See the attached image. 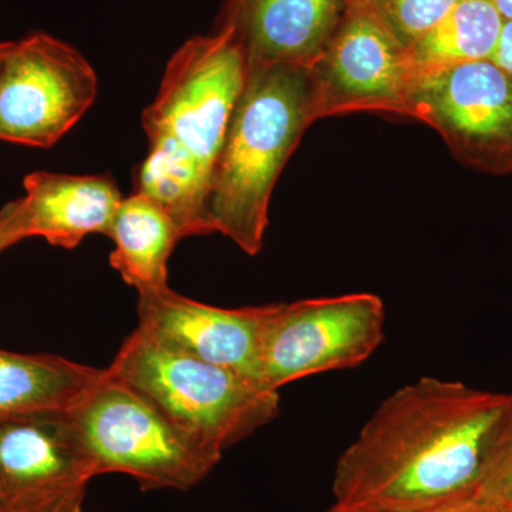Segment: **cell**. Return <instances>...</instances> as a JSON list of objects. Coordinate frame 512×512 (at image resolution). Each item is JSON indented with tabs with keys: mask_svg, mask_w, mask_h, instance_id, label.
<instances>
[{
	"mask_svg": "<svg viewBox=\"0 0 512 512\" xmlns=\"http://www.w3.org/2000/svg\"><path fill=\"white\" fill-rule=\"evenodd\" d=\"M511 423L512 394L420 377L384 399L343 451L332 505L393 511L468 493Z\"/></svg>",
	"mask_w": 512,
	"mask_h": 512,
	"instance_id": "6da1fadb",
	"label": "cell"
},
{
	"mask_svg": "<svg viewBox=\"0 0 512 512\" xmlns=\"http://www.w3.org/2000/svg\"><path fill=\"white\" fill-rule=\"evenodd\" d=\"M247 79L231 30L187 40L168 60L160 89L144 110L147 156L134 187L175 222L181 239L214 231L208 212L212 174Z\"/></svg>",
	"mask_w": 512,
	"mask_h": 512,
	"instance_id": "7a4b0ae2",
	"label": "cell"
},
{
	"mask_svg": "<svg viewBox=\"0 0 512 512\" xmlns=\"http://www.w3.org/2000/svg\"><path fill=\"white\" fill-rule=\"evenodd\" d=\"M23 239H28V231L23 200L19 198L0 208V254Z\"/></svg>",
	"mask_w": 512,
	"mask_h": 512,
	"instance_id": "ffe728a7",
	"label": "cell"
},
{
	"mask_svg": "<svg viewBox=\"0 0 512 512\" xmlns=\"http://www.w3.org/2000/svg\"><path fill=\"white\" fill-rule=\"evenodd\" d=\"M501 69L505 70L512 77V22L505 20L500 42L495 50L493 59Z\"/></svg>",
	"mask_w": 512,
	"mask_h": 512,
	"instance_id": "44dd1931",
	"label": "cell"
},
{
	"mask_svg": "<svg viewBox=\"0 0 512 512\" xmlns=\"http://www.w3.org/2000/svg\"><path fill=\"white\" fill-rule=\"evenodd\" d=\"M107 237L114 244L111 268L138 295L170 288L168 261L181 235L157 202L138 192L124 197Z\"/></svg>",
	"mask_w": 512,
	"mask_h": 512,
	"instance_id": "5bb4252c",
	"label": "cell"
},
{
	"mask_svg": "<svg viewBox=\"0 0 512 512\" xmlns=\"http://www.w3.org/2000/svg\"><path fill=\"white\" fill-rule=\"evenodd\" d=\"M311 126L308 69L278 64L247 72L208 200L214 231L245 254L264 247L276 181Z\"/></svg>",
	"mask_w": 512,
	"mask_h": 512,
	"instance_id": "3957f363",
	"label": "cell"
},
{
	"mask_svg": "<svg viewBox=\"0 0 512 512\" xmlns=\"http://www.w3.org/2000/svg\"><path fill=\"white\" fill-rule=\"evenodd\" d=\"M348 0H225L218 28L231 30L247 72L311 69L335 32Z\"/></svg>",
	"mask_w": 512,
	"mask_h": 512,
	"instance_id": "7c38bea8",
	"label": "cell"
},
{
	"mask_svg": "<svg viewBox=\"0 0 512 512\" xmlns=\"http://www.w3.org/2000/svg\"><path fill=\"white\" fill-rule=\"evenodd\" d=\"M107 369L222 454L279 414V392L171 348L138 326Z\"/></svg>",
	"mask_w": 512,
	"mask_h": 512,
	"instance_id": "5b68a950",
	"label": "cell"
},
{
	"mask_svg": "<svg viewBox=\"0 0 512 512\" xmlns=\"http://www.w3.org/2000/svg\"><path fill=\"white\" fill-rule=\"evenodd\" d=\"M478 487L512 512V423L491 451Z\"/></svg>",
	"mask_w": 512,
	"mask_h": 512,
	"instance_id": "ac0fdd59",
	"label": "cell"
},
{
	"mask_svg": "<svg viewBox=\"0 0 512 512\" xmlns=\"http://www.w3.org/2000/svg\"><path fill=\"white\" fill-rule=\"evenodd\" d=\"M97 93V74L79 50L47 33H29L0 60V141L53 147Z\"/></svg>",
	"mask_w": 512,
	"mask_h": 512,
	"instance_id": "52a82bcc",
	"label": "cell"
},
{
	"mask_svg": "<svg viewBox=\"0 0 512 512\" xmlns=\"http://www.w3.org/2000/svg\"><path fill=\"white\" fill-rule=\"evenodd\" d=\"M276 308L278 303L218 308L168 288L138 295V328L171 348L264 384L262 349Z\"/></svg>",
	"mask_w": 512,
	"mask_h": 512,
	"instance_id": "8fae6325",
	"label": "cell"
},
{
	"mask_svg": "<svg viewBox=\"0 0 512 512\" xmlns=\"http://www.w3.org/2000/svg\"><path fill=\"white\" fill-rule=\"evenodd\" d=\"M96 477L66 414L0 419V512H83Z\"/></svg>",
	"mask_w": 512,
	"mask_h": 512,
	"instance_id": "30bf717a",
	"label": "cell"
},
{
	"mask_svg": "<svg viewBox=\"0 0 512 512\" xmlns=\"http://www.w3.org/2000/svg\"><path fill=\"white\" fill-rule=\"evenodd\" d=\"M328 512H508L494 501L490 495L484 493L480 487L468 491V493L447 498L439 503L421 505V507L404 508V510L393 511H360L346 510L332 505Z\"/></svg>",
	"mask_w": 512,
	"mask_h": 512,
	"instance_id": "d6986e66",
	"label": "cell"
},
{
	"mask_svg": "<svg viewBox=\"0 0 512 512\" xmlns=\"http://www.w3.org/2000/svg\"><path fill=\"white\" fill-rule=\"evenodd\" d=\"M494 3L503 19L512 22V0H494Z\"/></svg>",
	"mask_w": 512,
	"mask_h": 512,
	"instance_id": "7402d4cb",
	"label": "cell"
},
{
	"mask_svg": "<svg viewBox=\"0 0 512 512\" xmlns=\"http://www.w3.org/2000/svg\"><path fill=\"white\" fill-rule=\"evenodd\" d=\"M309 72L312 124L326 117L382 113L412 119L414 83L404 45L370 0H348Z\"/></svg>",
	"mask_w": 512,
	"mask_h": 512,
	"instance_id": "8992f818",
	"label": "cell"
},
{
	"mask_svg": "<svg viewBox=\"0 0 512 512\" xmlns=\"http://www.w3.org/2000/svg\"><path fill=\"white\" fill-rule=\"evenodd\" d=\"M28 238L53 247L76 248L87 235H109L123 195L110 175L35 171L23 180Z\"/></svg>",
	"mask_w": 512,
	"mask_h": 512,
	"instance_id": "4fadbf2b",
	"label": "cell"
},
{
	"mask_svg": "<svg viewBox=\"0 0 512 512\" xmlns=\"http://www.w3.org/2000/svg\"><path fill=\"white\" fill-rule=\"evenodd\" d=\"M384 325L375 293L278 303L262 349V383L279 392L303 377L362 365L382 345Z\"/></svg>",
	"mask_w": 512,
	"mask_h": 512,
	"instance_id": "ba28073f",
	"label": "cell"
},
{
	"mask_svg": "<svg viewBox=\"0 0 512 512\" xmlns=\"http://www.w3.org/2000/svg\"><path fill=\"white\" fill-rule=\"evenodd\" d=\"M64 414L97 476L126 474L143 491L191 490L222 458L107 367Z\"/></svg>",
	"mask_w": 512,
	"mask_h": 512,
	"instance_id": "277c9868",
	"label": "cell"
},
{
	"mask_svg": "<svg viewBox=\"0 0 512 512\" xmlns=\"http://www.w3.org/2000/svg\"><path fill=\"white\" fill-rule=\"evenodd\" d=\"M504 22L494 0H458L409 47L414 80L458 64L493 59Z\"/></svg>",
	"mask_w": 512,
	"mask_h": 512,
	"instance_id": "2e32d148",
	"label": "cell"
},
{
	"mask_svg": "<svg viewBox=\"0 0 512 512\" xmlns=\"http://www.w3.org/2000/svg\"><path fill=\"white\" fill-rule=\"evenodd\" d=\"M10 45H12V42H0V60H2V57L8 52Z\"/></svg>",
	"mask_w": 512,
	"mask_h": 512,
	"instance_id": "603a6c76",
	"label": "cell"
},
{
	"mask_svg": "<svg viewBox=\"0 0 512 512\" xmlns=\"http://www.w3.org/2000/svg\"><path fill=\"white\" fill-rule=\"evenodd\" d=\"M410 106L412 119L436 130L461 164L512 174V77L494 60L417 77Z\"/></svg>",
	"mask_w": 512,
	"mask_h": 512,
	"instance_id": "9c48e42d",
	"label": "cell"
},
{
	"mask_svg": "<svg viewBox=\"0 0 512 512\" xmlns=\"http://www.w3.org/2000/svg\"><path fill=\"white\" fill-rule=\"evenodd\" d=\"M103 372L62 356L0 349V419L67 412Z\"/></svg>",
	"mask_w": 512,
	"mask_h": 512,
	"instance_id": "9a60e30c",
	"label": "cell"
},
{
	"mask_svg": "<svg viewBox=\"0 0 512 512\" xmlns=\"http://www.w3.org/2000/svg\"><path fill=\"white\" fill-rule=\"evenodd\" d=\"M406 46L436 26L458 0H370Z\"/></svg>",
	"mask_w": 512,
	"mask_h": 512,
	"instance_id": "e0dca14e",
	"label": "cell"
}]
</instances>
